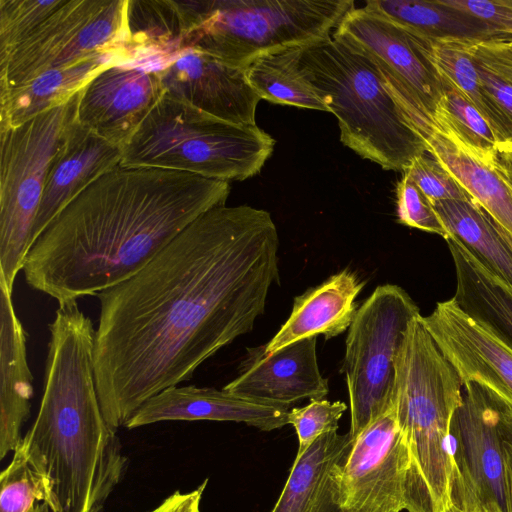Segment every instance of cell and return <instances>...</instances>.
<instances>
[{"label": "cell", "mask_w": 512, "mask_h": 512, "mask_svg": "<svg viewBox=\"0 0 512 512\" xmlns=\"http://www.w3.org/2000/svg\"><path fill=\"white\" fill-rule=\"evenodd\" d=\"M278 246L269 212L221 205L135 275L96 295L94 374L113 430L253 329L279 278Z\"/></svg>", "instance_id": "cell-1"}, {"label": "cell", "mask_w": 512, "mask_h": 512, "mask_svg": "<svg viewBox=\"0 0 512 512\" xmlns=\"http://www.w3.org/2000/svg\"><path fill=\"white\" fill-rule=\"evenodd\" d=\"M227 181L157 168L108 171L77 195L30 248L27 284L59 305L129 279L187 226L226 205Z\"/></svg>", "instance_id": "cell-2"}, {"label": "cell", "mask_w": 512, "mask_h": 512, "mask_svg": "<svg viewBox=\"0 0 512 512\" xmlns=\"http://www.w3.org/2000/svg\"><path fill=\"white\" fill-rule=\"evenodd\" d=\"M49 331L40 408L20 446L51 512H103L128 458L100 406L96 330L73 302L59 305Z\"/></svg>", "instance_id": "cell-3"}, {"label": "cell", "mask_w": 512, "mask_h": 512, "mask_svg": "<svg viewBox=\"0 0 512 512\" xmlns=\"http://www.w3.org/2000/svg\"><path fill=\"white\" fill-rule=\"evenodd\" d=\"M300 70L333 113L341 142L385 170H401L427 150L406 102L365 54L333 36L302 47Z\"/></svg>", "instance_id": "cell-4"}, {"label": "cell", "mask_w": 512, "mask_h": 512, "mask_svg": "<svg viewBox=\"0 0 512 512\" xmlns=\"http://www.w3.org/2000/svg\"><path fill=\"white\" fill-rule=\"evenodd\" d=\"M275 140L256 124H235L163 93L121 147L120 166L242 181L258 174Z\"/></svg>", "instance_id": "cell-5"}, {"label": "cell", "mask_w": 512, "mask_h": 512, "mask_svg": "<svg viewBox=\"0 0 512 512\" xmlns=\"http://www.w3.org/2000/svg\"><path fill=\"white\" fill-rule=\"evenodd\" d=\"M420 316L410 322L398 352L393 406L434 512H442L452 474L450 424L463 384Z\"/></svg>", "instance_id": "cell-6"}, {"label": "cell", "mask_w": 512, "mask_h": 512, "mask_svg": "<svg viewBox=\"0 0 512 512\" xmlns=\"http://www.w3.org/2000/svg\"><path fill=\"white\" fill-rule=\"evenodd\" d=\"M353 8L351 0H206L181 52L196 50L246 68L264 55L331 37Z\"/></svg>", "instance_id": "cell-7"}, {"label": "cell", "mask_w": 512, "mask_h": 512, "mask_svg": "<svg viewBox=\"0 0 512 512\" xmlns=\"http://www.w3.org/2000/svg\"><path fill=\"white\" fill-rule=\"evenodd\" d=\"M78 93L19 125L0 126V280L11 291L31 248L50 164L75 119Z\"/></svg>", "instance_id": "cell-8"}, {"label": "cell", "mask_w": 512, "mask_h": 512, "mask_svg": "<svg viewBox=\"0 0 512 512\" xmlns=\"http://www.w3.org/2000/svg\"><path fill=\"white\" fill-rule=\"evenodd\" d=\"M419 308L401 287L385 284L357 309L348 328L341 372L350 401L353 440L393 406L396 360Z\"/></svg>", "instance_id": "cell-9"}, {"label": "cell", "mask_w": 512, "mask_h": 512, "mask_svg": "<svg viewBox=\"0 0 512 512\" xmlns=\"http://www.w3.org/2000/svg\"><path fill=\"white\" fill-rule=\"evenodd\" d=\"M338 493L343 512H434L394 406L352 440Z\"/></svg>", "instance_id": "cell-10"}, {"label": "cell", "mask_w": 512, "mask_h": 512, "mask_svg": "<svg viewBox=\"0 0 512 512\" xmlns=\"http://www.w3.org/2000/svg\"><path fill=\"white\" fill-rule=\"evenodd\" d=\"M449 431L452 482L493 512H510L508 445L512 413L487 389L463 385Z\"/></svg>", "instance_id": "cell-11"}, {"label": "cell", "mask_w": 512, "mask_h": 512, "mask_svg": "<svg viewBox=\"0 0 512 512\" xmlns=\"http://www.w3.org/2000/svg\"><path fill=\"white\" fill-rule=\"evenodd\" d=\"M332 36L378 65L406 102L421 134L435 127L442 84L419 34L364 7H354Z\"/></svg>", "instance_id": "cell-12"}, {"label": "cell", "mask_w": 512, "mask_h": 512, "mask_svg": "<svg viewBox=\"0 0 512 512\" xmlns=\"http://www.w3.org/2000/svg\"><path fill=\"white\" fill-rule=\"evenodd\" d=\"M162 95L156 69L113 64L79 91L75 122L121 148Z\"/></svg>", "instance_id": "cell-13"}, {"label": "cell", "mask_w": 512, "mask_h": 512, "mask_svg": "<svg viewBox=\"0 0 512 512\" xmlns=\"http://www.w3.org/2000/svg\"><path fill=\"white\" fill-rule=\"evenodd\" d=\"M420 320L463 385L487 389L512 413V349L467 315L451 298Z\"/></svg>", "instance_id": "cell-14"}, {"label": "cell", "mask_w": 512, "mask_h": 512, "mask_svg": "<svg viewBox=\"0 0 512 512\" xmlns=\"http://www.w3.org/2000/svg\"><path fill=\"white\" fill-rule=\"evenodd\" d=\"M156 70L164 94L224 121L256 124L261 98L250 85L245 68L187 50Z\"/></svg>", "instance_id": "cell-15"}, {"label": "cell", "mask_w": 512, "mask_h": 512, "mask_svg": "<svg viewBox=\"0 0 512 512\" xmlns=\"http://www.w3.org/2000/svg\"><path fill=\"white\" fill-rule=\"evenodd\" d=\"M316 344L317 337H310L273 353H266L265 345L247 348L238 376L223 389L285 406L303 399H324L329 387L318 367Z\"/></svg>", "instance_id": "cell-16"}, {"label": "cell", "mask_w": 512, "mask_h": 512, "mask_svg": "<svg viewBox=\"0 0 512 512\" xmlns=\"http://www.w3.org/2000/svg\"><path fill=\"white\" fill-rule=\"evenodd\" d=\"M105 1L65 0L24 41L0 53V90L23 84L48 69L97 56L91 54L83 29Z\"/></svg>", "instance_id": "cell-17"}, {"label": "cell", "mask_w": 512, "mask_h": 512, "mask_svg": "<svg viewBox=\"0 0 512 512\" xmlns=\"http://www.w3.org/2000/svg\"><path fill=\"white\" fill-rule=\"evenodd\" d=\"M289 406L256 401L224 389L172 386L148 399L127 422L134 429L162 421H232L261 431L288 424Z\"/></svg>", "instance_id": "cell-18"}, {"label": "cell", "mask_w": 512, "mask_h": 512, "mask_svg": "<svg viewBox=\"0 0 512 512\" xmlns=\"http://www.w3.org/2000/svg\"><path fill=\"white\" fill-rule=\"evenodd\" d=\"M121 148L75 122L69 124L52 159L32 229L31 247L50 222L85 188L120 166Z\"/></svg>", "instance_id": "cell-19"}, {"label": "cell", "mask_w": 512, "mask_h": 512, "mask_svg": "<svg viewBox=\"0 0 512 512\" xmlns=\"http://www.w3.org/2000/svg\"><path fill=\"white\" fill-rule=\"evenodd\" d=\"M27 334L16 315L12 291L0 280V459L21 443L33 397Z\"/></svg>", "instance_id": "cell-20"}, {"label": "cell", "mask_w": 512, "mask_h": 512, "mask_svg": "<svg viewBox=\"0 0 512 512\" xmlns=\"http://www.w3.org/2000/svg\"><path fill=\"white\" fill-rule=\"evenodd\" d=\"M427 150L492 217L512 243V192L496 156L468 148L454 132L437 126L423 134Z\"/></svg>", "instance_id": "cell-21"}, {"label": "cell", "mask_w": 512, "mask_h": 512, "mask_svg": "<svg viewBox=\"0 0 512 512\" xmlns=\"http://www.w3.org/2000/svg\"><path fill=\"white\" fill-rule=\"evenodd\" d=\"M363 286L355 273L344 269L297 296L289 318L265 344V352L320 334L330 339L345 332L358 309L356 298Z\"/></svg>", "instance_id": "cell-22"}, {"label": "cell", "mask_w": 512, "mask_h": 512, "mask_svg": "<svg viewBox=\"0 0 512 512\" xmlns=\"http://www.w3.org/2000/svg\"><path fill=\"white\" fill-rule=\"evenodd\" d=\"M351 446L349 433L332 431L319 437L296 456L271 512H343L338 476Z\"/></svg>", "instance_id": "cell-23"}, {"label": "cell", "mask_w": 512, "mask_h": 512, "mask_svg": "<svg viewBox=\"0 0 512 512\" xmlns=\"http://www.w3.org/2000/svg\"><path fill=\"white\" fill-rule=\"evenodd\" d=\"M202 7L203 0H127L124 45L131 63L147 58L165 64L174 59Z\"/></svg>", "instance_id": "cell-24"}, {"label": "cell", "mask_w": 512, "mask_h": 512, "mask_svg": "<svg viewBox=\"0 0 512 512\" xmlns=\"http://www.w3.org/2000/svg\"><path fill=\"white\" fill-rule=\"evenodd\" d=\"M131 63L126 52L97 55L78 63L48 69L29 81L0 90V126H16L70 101L97 73Z\"/></svg>", "instance_id": "cell-25"}, {"label": "cell", "mask_w": 512, "mask_h": 512, "mask_svg": "<svg viewBox=\"0 0 512 512\" xmlns=\"http://www.w3.org/2000/svg\"><path fill=\"white\" fill-rule=\"evenodd\" d=\"M445 240L456 275L452 299L512 349V286L487 269L452 235Z\"/></svg>", "instance_id": "cell-26"}, {"label": "cell", "mask_w": 512, "mask_h": 512, "mask_svg": "<svg viewBox=\"0 0 512 512\" xmlns=\"http://www.w3.org/2000/svg\"><path fill=\"white\" fill-rule=\"evenodd\" d=\"M449 234L487 269L512 286V243L474 200L432 203Z\"/></svg>", "instance_id": "cell-27"}, {"label": "cell", "mask_w": 512, "mask_h": 512, "mask_svg": "<svg viewBox=\"0 0 512 512\" xmlns=\"http://www.w3.org/2000/svg\"><path fill=\"white\" fill-rule=\"evenodd\" d=\"M364 8L427 37L500 38L481 20L441 0H370Z\"/></svg>", "instance_id": "cell-28"}, {"label": "cell", "mask_w": 512, "mask_h": 512, "mask_svg": "<svg viewBox=\"0 0 512 512\" xmlns=\"http://www.w3.org/2000/svg\"><path fill=\"white\" fill-rule=\"evenodd\" d=\"M419 35L426 56L437 74L448 79L463 93L491 123L503 142L512 140L511 125L489 98L477 73L473 48L478 40Z\"/></svg>", "instance_id": "cell-29"}, {"label": "cell", "mask_w": 512, "mask_h": 512, "mask_svg": "<svg viewBox=\"0 0 512 512\" xmlns=\"http://www.w3.org/2000/svg\"><path fill=\"white\" fill-rule=\"evenodd\" d=\"M302 47H294L254 60L245 68L250 85L269 102L329 112L319 92L300 70Z\"/></svg>", "instance_id": "cell-30"}, {"label": "cell", "mask_w": 512, "mask_h": 512, "mask_svg": "<svg viewBox=\"0 0 512 512\" xmlns=\"http://www.w3.org/2000/svg\"><path fill=\"white\" fill-rule=\"evenodd\" d=\"M443 90L434 117L435 127L445 126L470 149L496 156L503 142L491 123L448 79L438 75Z\"/></svg>", "instance_id": "cell-31"}, {"label": "cell", "mask_w": 512, "mask_h": 512, "mask_svg": "<svg viewBox=\"0 0 512 512\" xmlns=\"http://www.w3.org/2000/svg\"><path fill=\"white\" fill-rule=\"evenodd\" d=\"M44 500L41 481L19 444L0 476V512H32Z\"/></svg>", "instance_id": "cell-32"}, {"label": "cell", "mask_w": 512, "mask_h": 512, "mask_svg": "<svg viewBox=\"0 0 512 512\" xmlns=\"http://www.w3.org/2000/svg\"><path fill=\"white\" fill-rule=\"evenodd\" d=\"M65 0H0V53L24 41Z\"/></svg>", "instance_id": "cell-33"}, {"label": "cell", "mask_w": 512, "mask_h": 512, "mask_svg": "<svg viewBox=\"0 0 512 512\" xmlns=\"http://www.w3.org/2000/svg\"><path fill=\"white\" fill-rule=\"evenodd\" d=\"M346 409L347 405L342 401L325 399L311 400L304 407L290 409L288 424L294 427L298 438L296 456H301L322 435L337 431Z\"/></svg>", "instance_id": "cell-34"}, {"label": "cell", "mask_w": 512, "mask_h": 512, "mask_svg": "<svg viewBox=\"0 0 512 512\" xmlns=\"http://www.w3.org/2000/svg\"><path fill=\"white\" fill-rule=\"evenodd\" d=\"M506 39L476 41L473 60L481 82L512 99V48Z\"/></svg>", "instance_id": "cell-35"}, {"label": "cell", "mask_w": 512, "mask_h": 512, "mask_svg": "<svg viewBox=\"0 0 512 512\" xmlns=\"http://www.w3.org/2000/svg\"><path fill=\"white\" fill-rule=\"evenodd\" d=\"M403 173L414 181L431 203L444 200H473L428 150L416 157Z\"/></svg>", "instance_id": "cell-36"}, {"label": "cell", "mask_w": 512, "mask_h": 512, "mask_svg": "<svg viewBox=\"0 0 512 512\" xmlns=\"http://www.w3.org/2000/svg\"><path fill=\"white\" fill-rule=\"evenodd\" d=\"M398 221L411 228L437 234L447 239L450 234L430 200L405 173L397 183Z\"/></svg>", "instance_id": "cell-37"}, {"label": "cell", "mask_w": 512, "mask_h": 512, "mask_svg": "<svg viewBox=\"0 0 512 512\" xmlns=\"http://www.w3.org/2000/svg\"><path fill=\"white\" fill-rule=\"evenodd\" d=\"M488 25L500 38H512V0H441Z\"/></svg>", "instance_id": "cell-38"}, {"label": "cell", "mask_w": 512, "mask_h": 512, "mask_svg": "<svg viewBox=\"0 0 512 512\" xmlns=\"http://www.w3.org/2000/svg\"><path fill=\"white\" fill-rule=\"evenodd\" d=\"M207 482L208 479H205L197 488L187 493L175 491L149 512H201L200 503Z\"/></svg>", "instance_id": "cell-39"}, {"label": "cell", "mask_w": 512, "mask_h": 512, "mask_svg": "<svg viewBox=\"0 0 512 512\" xmlns=\"http://www.w3.org/2000/svg\"><path fill=\"white\" fill-rule=\"evenodd\" d=\"M442 512H493L483 506L471 493L450 482L448 500Z\"/></svg>", "instance_id": "cell-40"}, {"label": "cell", "mask_w": 512, "mask_h": 512, "mask_svg": "<svg viewBox=\"0 0 512 512\" xmlns=\"http://www.w3.org/2000/svg\"><path fill=\"white\" fill-rule=\"evenodd\" d=\"M496 161L503 178L512 192V157L505 147H501L497 151Z\"/></svg>", "instance_id": "cell-41"}, {"label": "cell", "mask_w": 512, "mask_h": 512, "mask_svg": "<svg viewBox=\"0 0 512 512\" xmlns=\"http://www.w3.org/2000/svg\"><path fill=\"white\" fill-rule=\"evenodd\" d=\"M508 473H509V487H510V512H512V442L508 445Z\"/></svg>", "instance_id": "cell-42"}, {"label": "cell", "mask_w": 512, "mask_h": 512, "mask_svg": "<svg viewBox=\"0 0 512 512\" xmlns=\"http://www.w3.org/2000/svg\"><path fill=\"white\" fill-rule=\"evenodd\" d=\"M32 512H51L48 505L44 502L38 503Z\"/></svg>", "instance_id": "cell-43"}, {"label": "cell", "mask_w": 512, "mask_h": 512, "mask_svg": "<svg viewBox=\"0 0 512 512\" xmlns=\"http://www.w3.org/2000/svg\"><path fill=\"white\" fill-rule=\"evenodd\" d=\"M504 147L506 148V150L509 152V154H510V155H511V157H512V140L507 141V142L504 144Z\"/></svg>", "instance_id": "cell-44"}]
</instances>
